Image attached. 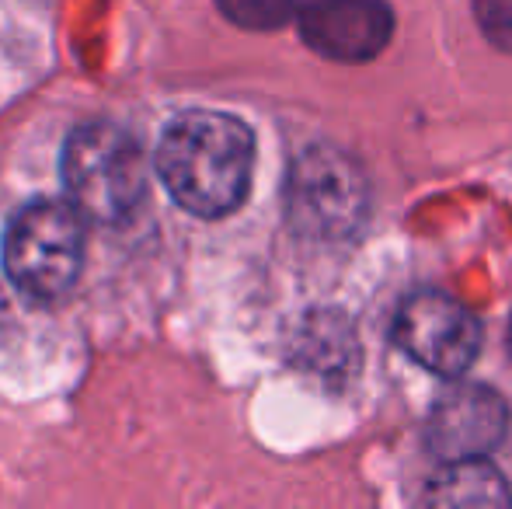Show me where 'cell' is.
Masks as SVG:
<instances>
[{"label":"cell","mask_w":512,"mask_h":509,"mask_svg":"<svg viewBox=\"0 0 512 509\" xmlns=\"http://www.w3.org/2000/svg\"><path fill=\"white\" fill-rule=\"evenodd\" d=\"M154 164L164 189L182 210L220 220L251 192L255 133L244 119L227 112H182L164 126Z\"/></svg>","instance_id":"6da1fadb"},{"label":"cell","mask_w":512,"mask_h":509,"mask_svg":"<svg viewBox=\"0 0 512 509\" xmlns=\"http://www.w3.org/2000/svg\"><path fill=\"white\" fill-rule=\"evenodd\" d=\"M60 168L70 203L95 224H129L147 199V157L136 136L108 119L84 123L67 136Z\"/></svg>","instance_id":"7a4b0ae2"},{"label":"cell","mask_w":512,"mask_h":509,"mask_svg":"<svg viewBox=\"0 0 512 509\" xmlns=\"http://www.w3.org/2000/svg\"><path fill=\"white\" fill-rule=\"evenodd\" d=\"M77 206L35 199L11 217L4 234V272L25 297L60 300L84 269V227Z\"/></svg>","instance_id":"3957f363"},{"label":"cell","mask_w":512,"mask_h":509,"mask_svg":"<svg viewBox=\"0 0 512 509\" xmlns=\"http://www.w3.org/2000/svg\"><path fill=\"white\" fill-rule=\"evenodd\" d=\"M366 178L345 150L310 147L293 161L286 182V213L297 234L342 241L366 217Z\"/></svg>","instance_id":"277c9868"},{"label":"cell","mask_w":512,"mask_h":509,"mask_svg":"<svg viewBox=\"0 0 512 509\" xmlns=\"http://www.w3.org/2000/svg\"><path fill=\"white\" fill-rule=\"evenodd\" d=\"M398 349L436 377H460L481 349V325L460 300L439 290H418L394 318Z\"/></svg>","instance_id":"5b68a950"},{"label":"cell","mask_w":512,"mask_h":509,"mask_svg":"<svg viewBox=\"0 0 512 509\" xmlns=\"http://www.w3.org/2000/svg\"><path fill=\"white\" fill-rule=\"evenodd\" d=\"M300 35L324 60L370 63L391 42L394 11L387 0H307Z\"/></svg>","instance_id":"8992f818"},{"label":"cell","mask_w":512,"mask_h":509,"mask_svg":"<svg viewBox=\"0 0 512 509\" xmlns=\"http://www.w3.org/2000/svg\"><path fill=\"white\" fill-rule=\"evenodd\" d=\"M509 429V408L495 387L457 384L432 405L425 419V443L439 461L485 457Z\"/></svg>","instance_id":"52a82bcc"},{"label":"cell","mask_w":512,"mask_h":509,"mask_svg":"<svg viewBox=\"0 0 512 509\" xmlns=\"http://www.w3.org/2000/svg\"><path fill=\"white\" fill-rule=\"evenodd\" d=\"M293 360L328 384H345L359 370V335L342 311H310L293 342Z\"/></svg>","instance_id":"ba28073f"},{"label":"cell","mask_w":512,"mask_h":509,"mask_svg":"<svg viewBox=\"0 0 512 509\" xmlns=\"http://www.w3.org/2000/svg\"><path fill=\"white\" fill-rule=\"evenodd\" d=\"M425 503L446 509H492L509 506L512 492L506 478L485 461V457H464V461H443V468L425 485Z\"/></svg>","instance_id":"9c48e42d"},{"label":"cell","mask_w":512,"mask_h":509,"mask_svg":"<svg viewBox=\"0 0 512 509\" xmlns=\"http://www.w3.org/2000/svg\"><path fill=\"white\" fill-rule=\"evenodd\" d=\"M474 21L492 46L512 53V0H471Z\"/></svg>","instance_id":"30bf717a"},{"label":"cell","mask_w":512,"mask_h":509,"mask_svg":"<svg viewBox=\"0 0 512 509\" xmlns=\"http://www.w3.org/2000/svg\"><path fill=\"white\" fill-rule=\"evenodd\" d=\"M220 4L230 18L251 28L279 25L286 18V11H290V0H220Z\"/></svg>","instance_id":"8fae6325"}]
</instances>
